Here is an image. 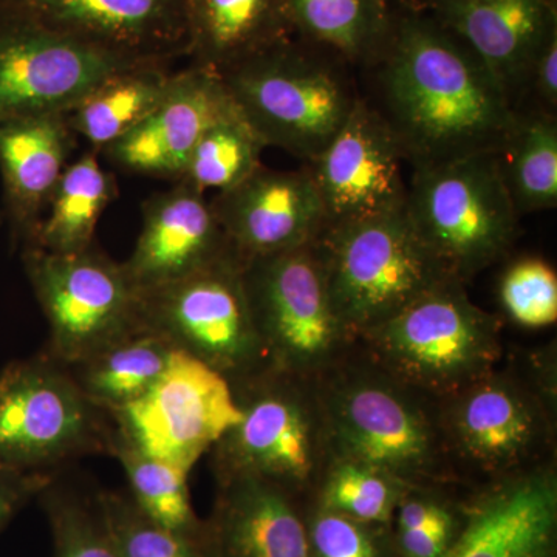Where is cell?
<instances>
[{"label":"cell","mask_w":557,"mask_h":557,"mask_svg":"<svg viewBox=\"0 0 557 557\" xmlns=\"http://www.w3.org/2000/svg\"><path fill=\"white\" fill-rule=\"evenodd\" d=\"M395 10H423L426 0H387Z\"/></svg>","instance_id":"obj_41"},{"label":"cell","mask_w":557,"mask_h":557,"mask_svg":"<svg viewBox=\"0 0 557 557\" xmlns=\"http://www.w3.org/2000/svg\"><path fill=\"white\" fill-rule=\"evenodd\" d=\"M98 150L90 149L62 172L49 205L24 247L72 255L94 247L95 230L106 208L119 196L113 174L102 170Z\"/></svg>","instance_id":"obj_27"},{"label":"cell","mask_w":557,"mask_h":557,"mask_svg":"<svg viewBox=\"0 0 557 557\" xmlns=\"http://www.w3.org/2000/svg\"><path fill=\"white\" fill-rule=\"evenodd\" d=\"M449 398L440 421L446 446L483 471L520 467L544 440L537 403L504 376L490 372Z\"/></svg>","instance_id":"obj_20"},{"label":"cell","mask_w":557,"mask_h":557,"mask_svg":"<svg viewBox=\"0 0 557 557\" xmlns=\"http://www.w3.org/2000/svg\"><path fill=\"white\" fill-rule=\"evenodd\" d=\"M112 421L60 362L42 354L0 373V468L44 472L108 453Z\"/></svg>","instance_id":"obj_8"},{"label":"cell","mask_w":557,"mask_h":557,"mask_svg":"<svg viewBox=\"0 0 557 557\" xmlns=\"http://www.w3.org/2000/svg\"><path fill=\"white\" fill-rule=\"evenodd\" d=\"M405 161L387 121L368 98H359L338 134L306 164L317 183L327 226L406 209Z\"/></svg>","instance_id":"obj_14"},{"label":"cell","mask_w":557,"mask_h":557,"mask_svg":"<svg viewBox=\"0 0 557 557\" xmlns=\"http://www.w3.org/2000/svg\"><path fill=\"white\" fill-rule=\"evenodd\" d=\"M22 260L49 324L44 354L64 368L141 327L123 267L95 245L72 255L24 247Z\"/></svg>","instance_id":"obj_10"},{"label":"cell","mask_w":557,"mask_h":557,"mask_svg":"<svg viewBox=\"0 0 557 557\" xmlns=\"http://www.w3.org/2000/svg\"><path fill=\"white\" fill-rule=\"evenodd\" d=\"M109 418L113 434L132 448L190 474L239 423L242 410L225 376L174 350L160 380Z\"/></svg>","instance_id":"obj_11"},{"label":"cell","mask_w":557,"mask_h":557,"mask_svg":"<svg viewBox=\"0 0 557 557\" xmlns=\"http://www.w3.org/2000/svg\"><path fill=\"white\" fill-rule=\"evenodd\" d=\"M410 490L380 469L336 460L321 494V508L366 525H383L394 518L398 502Z\"/></svg>","instance_id":"obj_32"},{"label":"cell","mask_w":557,"mask_h":557,"mask_svg":"<svg viewBox=\"0 0 557 557\" xmlns=\"http://www.w3.org/2000/svg\"><path fill=\"white\" fill-rule=\"evenodd\" d=\"M375 70L380 102L413 166L497 153L516 109L467 44L426 10H395Z\"/></svg>","instance_id":"obj_1"},{"label":"cell","mask_w":557,"mask_h":557,"mask_svg":"<svg viewBox=\"0 0 557 557\" xmlns=\"http://www.w3.org/2000/svg\"><path fill=\"white\" fill-rule=\"evenodd\" d=\"M97 500L120 557H205L201 545L150 519L129 494L101 491Z\"/></svg>","instance_id":"obj_34"},{"label":"cell","mask_w":557,"mask_h":557,"mask_svg":"<svg viewBox=\"0 0 557 557\" xmlns=\"http://www.w3.org/2000/svg\"><path fill=\"white\" fill-rule=\"evenodd\" d=\"M172 64L143 62L113 73L64 113L76 137L102 152L138 126L170 90Z\"/></svg>","instance_id":"obj_25"},{"label":"cell","mask_w":557,"mask_h":557,"mask_svg":"<svg viewBox=\"0 0 557 557\" xmlns=\"http://www.w3.org/2000/svg\"><path fill=\"white\" fill-rule=\"evenodd\" d=\"M64 115L0 121V175L13 239H32L76 146Z\"/></svg>","instance_id":"obj_23"},{"label":"cell","mask_w":557,"mask_h":557,"mask_svg":"<svg viewBox=\"0 0 557 557\" xmlns=\"http://www.w3.org/2000/svg\"><path fill=\"white\" fill-rule=\"evenodd\" d=\"M527 98H534V108L544 110V112L556 113L557 33L539 51L533 69H531L530 79H528L525 101ZM525 101H523V104H525Z\"/></svg>","instance_id":"obj_39"},{"label":"cell","mask_w":557,"mask_h":557,"mask_svg":"<svg viewBox=\"0 0 557 557\" xmlns=\"http://www.w3.org/2000/svg\"><path fill=\"white\" fill-rule=\"evenodd\" d=\"M174 350L163 336L141 325L65 370L84 397L110 416L160 380Z\"/></svg>","instance_id":"obj_26"},{"label":"cell","mask_w":557,"mask_h":557,"mask_svg":"<svg viewBox=\"0 0 557 557\" xmlns=\"http://www.w3.org/2000/svg\"><path fill=\"white\" fill-rule=\"evenodd\" d=\"M333 309L348 339L453 277L418 236L408 209L327 226L318 239Z\"/></svg>","instance_id":"obj_4"},{"label":"cell","mask_w":557,"mask_h":557,"mask_svg":"<svg viewBox=\"0 0 557 557\" xmlns=\"http://www.w3.org/2000/svg\"><path fill=\"white\" fill-rule=\"evenodd\" d=\"M423 10L478 54L518 110L539 51L557 33V0H426Z\"/></svg>","instance_id":"obj_19"},{"label":"cell","mask_w":557,"mask_h":557,"mask_svg":"<svg viewBox=\"0 0 557 557\" xmlns=\"http://www.w3.org/2000/svg\"><path fill=\"white\" fill-rule=\"evenodd\" d=\"M381 372L413 392L450 397L493 372L498 322L448 277L362 336Z\"/></svg>","instance_id":"obj_3"},{"label":"cell","mask_w":557,"mask_h":557,"mask_svg":"<svg viewBox=\"0 0 557 557\" xmlns=\"http://www.w3.org/2000/svg\"><path fill=\"white\" fill-rule=\"evenodd\" d=\"M53 474L0 468V533L32 498L53 482Z\"/></svg>","instance_id":"obj_38"},{"label":"cell","mask_w":557,"mask_h":557,"mask_svg":"<svg viewBox=\"0 0 557 557\" xmlns=\"http://www.w3.org/2000/svg\"><path fill=\"white\" fill-rule=\"evenodd\" d=\"M502 309L516 324L542 329L557 321V274L541 258L509 263L498 281Z\"/></svg>","instance_id":"obj_35"},{"label":"cell","mask_w":557,"mask_h":557,"mask_svg":"<svg viewBox=\"0 0 557 557\" xmlns=\"http://www.w3.org/2000/svg\"><path fill=\"white\" fill-rule=\"evenodd\" d=\"M189 65L223 75L295 36L284 0H183Z\"/></svg>","instance_id":"obj_24"},{"label":"cell","mask_w":557,"mask_h":557,"mask_svg":"<svg viewBox=\"0 0 557 557\" xmlns=\"http://www.w3.org/2000/svg\"><path fill=\"white\" fill-rule=\"evenodd\" d=\"M236 109L222 76L188 65L175 72L156 109L101 153L126 174L175 183L201 135Z\"/></svg>","instance_id":"obj_17"},{"label":"cell","mask_w":557,"mask_h":557,"mask_svg":"<svg viewBox=\"0 0 557 557\" xmlns=\"http://www.w3.org/2000/svg\"><path fill=\"white\" fill-rule=\"evenodd\" d=\"M457 533L432 530L397 531V547L401 557H443Z\"/></svg>","instance_id":"obj_40"},{"label":"cell","mask_w":557,"mask_h":557,"mask_svg":"<svg viewBox=\"0 0 557 557\" xmlns=\"http://www.w3.org/2000/svg\"><path fill=\"white\" fill-rule=\"evenodd\" d=\"M137 64L0 10V121L64 115L102 81Z\"/></svg>","instance_id":"obj_13"},{"label":"cell","mask_w":557,"mask_h":557,"mask_svg":"<svg viewBox=\"0 0 557 557\" xmlns=\"http://www.w3.org/2000/svg\"><path fill=\"white\" fill-rule=\"evenodd\" d=\"M263 149H267L265 143L236 109L201 135L177 182L203 194L208 190L223 193L262 166Z\"/></svg>","instance_id":"obj_31"},{"label":"cell","mask_w":557,"mask_h":557,"mask_svg":"<svg viewBox=\"0 0 557 557\" xmlns=\"http://www.w3.org/2000/svg\"><path fill=\"white\" fill-rule=\"evenodd\" d=\"M350 69L329 50L293 36L220 76L267 148L310 164L361 98Z\"/></svg>","instance_id":"obj_2"},{"label":"cell","mask_w":557,"mask_h":557,"mask_svg":"<svg viewBox=\"0 0 557 557\" xmlns=\"http://www.w3.org/2000/svg\"><path fill=\"white\" fill-rule=\"evenodd\" d=\"M557 482L527 472L485 494L443 557H556Z\"/></svg>","instance_id":"obj_21"},{"label":"cell","mask_w":557,"mask_h":557,"mask_svg":"<svg viewBox=\"0 0 557 557\" xmlns=\"http://www.w3.org/2000/svg\"><path fill=\"white\" fill-rule=\"evenodd\" d=\"M38 498L49 522L53 557H120L97 496H79L53 480Z\"/></svg>","instance_id":"obj_33"},{"label":"cell","mask_w":557,"mask_h":557,"mask_svg":"<svg viewBox=\"0 0 557 557\" xmlns=\"http://www.w3.org/2000/svg\"><path fill=\"white\" fill-rule=\"evenodd\" d=\"M321 431L336 460L380 469L406 485L432 478L443 457L442 428L416 392L386 373H348L324 392Z\"/></svg>","instance_id":"obj_6"},{"label":"cell","mask_w":557,"mask_h":557,"mask_svg":"<svg viewBox=\"0 0 557 557\" xmlns=\"http://www.w3.org/2000/svg\"><path fill=\"white\" fill-rule=\"evenodd\" d=\"M406 209L431 255L461 282L504 258L519 233L496 153L413 166Z\"/></svg>","instance_id":"obj_5"},{"label":"cell","mask_w":557,"mask_h":557,"mask_svg":"<svg viewBox=\"0 0 557 557\" xmlns=\"http://www.w3.org/2000/svg\"><path fill=\"white\" fill-rule=\"evenodd\" d=\"M310 557H384L370 525L319 507L306 522Z\"/></svg>","instance_id":"obj_36"},{"label":"cell","mask_w":557,"mask_h":557,"mask_svg":"<svg viewBox=\"0 0 557 557\" xmlns=\"http://www.w3.org/2000/svg\"><path fill=\"white\" fill-rule=\"evenodd\" d=\"M318 239L242 263L270 369L298 380L329 366L348 341L333 309Z\"/></svg>","instance_id":"obj_9"},{"label":"cell","mask_w":557,"mask_h":557,"mask_svg":"<svg viewBox=\"0 0 557 557\" xmlns=\"http://www.w3.org/2000/svg\"><path fill=\"white\" fill-rule=\"evenodd\" d=\"M205 196L186 183L175 182L143 203L141 233L131 258L121 263L137 295L234 255L211 200Z\"/></svg>","instance_id":"obj_18"},{"label":"cell","mask_w":557,"mask_h":557,"mask_svg":"<svg viewBox=\"0 0 557 557\" xmlns=\"http://www.w3.org/2000/svg\"><path fill=\"white\" fill-rule=\"evenodd\" d=\"M138 313L143 327L214 369L233 387L271 370L249 310L242 263L234 255L138 293Z\"/></svg>","instance_id":"obj_7"},{"label":"cell","mask_w":557,"mask_h":557,"mask_svg":"<svg viewBox=\"0 0 557 557\" xmlns=\"http://www.w3.org/2000/svg\"><path fill=\"white\" fill-rule=\"evenodd\" d=\"M223 233L240 263L317 240L327 228L324 205L309 168L260 166L211 199Z\"/></svg>","instance_id":"obj_16"},{"label":"cell","mask_w":557,"mask_h":557,"mask_svg":"<svg viewBox=\"0 0 557 557\" xmlns=\"http://www.w3.org/2000/svg\"><path fill=\"white\" fill-rule=\"evenodd\" d=\"M496 157L519 218L557 207L556 113L516 110L515 123Z\"/></svg>","instance_id":"obj_29"},{"label":"cell","mask_w":557,"mask_h":557,"mask_svg":"<svg viewBox=\"0 0 557 557\" xmlns=\"http://www.w3.org/2000/svg\"><path fill=\"white\" fill-rule=\"evenodd\" d=\"M299 381L269 370L233 387L242 420L211 449L215 478L249 475L288 493L310 482L318 426Z\"/></svg>","instance_id":"obj_12"},{"label":"cell","mask_w":557,"mask_h":557,"mask_svg":"<svg viewBox=\"0 0 557 557\" xmlns=\"http://www.w3.org/2000/svg\"><path fill=\"white\" fill-rule=\"evenodd\" d=\"M0 10L124 60L186 58L183 0H0Z\"/></svg>","instance_id":"obj_15"},{"label":"cell","mask_w":557,"mask_h":557,"mask_svg":"<svg viewBox=\"0 0 557 557\" xmlns=\"http://www.w3.org/2000/svg\"><path fill=\"white\" fill-rule=\"evenodd\" d=\"M296 38L329 50L350 67L380 57L394 24L387 0H284Z\"/></svg>","instance_id":"obj_28"},{"label":"cell","mask_w":557,"mask_h":557,"mask_svg":"<svg viewBox=\"0 0 557 557\" xmlns=\"http://www.w3.org/2000/svg\"><path fill=\"white\" fill-rule=\"evenodd\" d=\"M109 454L119 460L129 485L127 494L146 516L201 545L205 522L190 500L188 472L139 453L113 431Z\"/></svg>","instance_id":"obj_30"},{"label":"cell","mask_w":557,"mask_h":557,"mask_svg":"<svg viewBox=\"0 0 557 557\" xmlns=\"http://www.w3.org/2000/svg\"><path fill=\"white\" fill-rule=\"evenodd\" d=\"M394 516L397 531L432 530L456 533V519L445 505L435 498L410 493V490L398 502Z\"/></svg>","instance_id":"obj_37"},{"label":"cell","mask_w":557,"mask_h":557,"mask_svg":"<svg viewBox=\"0 0 557 557\" xmlns=\"http://www.w3.org/2000/svg\"><path fill=\"white\" fill-rule=\"evenodd\" d=\"M218 483L214 509L205 520V557H310L306 522L292 493L249 475Z\"/></svg>","instance_id":"obj_22"}]
</instances>
